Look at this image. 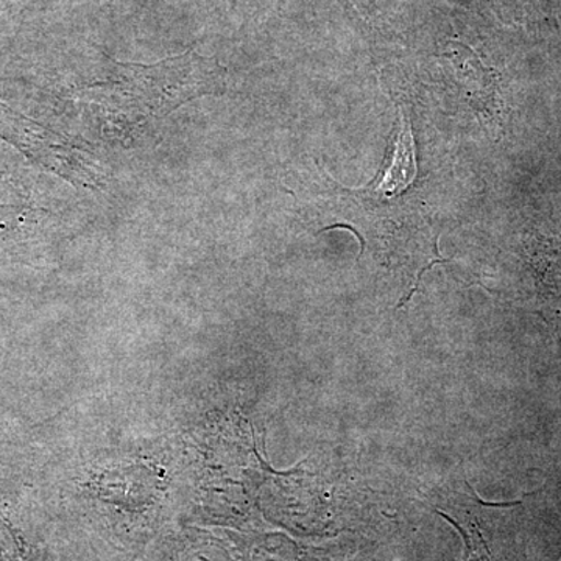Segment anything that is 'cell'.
<instances>
[{
	"label": "cell",
	"instance_id": "cell-1",
	"mask_svg": "<svg viewBox=\"0 0 561 561\" xmlns=\"http://www.w3.org/2000/svg\"><path fill=\"white\" fill-rule=\"evenodd\" d=\"M416 162L415 146H413V136L408 124H402L400 135H398L397 147H394L393 160L378 191L383 195L400 194L408 190L412 181L415 180Z\"/></svg>",
	"mask_w": 561,
	"mask_h": 561
}]
</instances>
